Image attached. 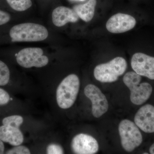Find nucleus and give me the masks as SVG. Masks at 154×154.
<instances>
[{
  "instance_id": "nucleus-4",
  "label": "nucleus",
  "mask_w": 154,
  "mask_h": 154,
  "mask_svg": "<svg viewBox=\"0 0 154 154\" xmlns=\"http://www.w3.org/2000/svg\"><path fill=\"white\" fill-rule=\"evenodd\" d=\"M127 68L126 60L124 58L118 57L109 62L96 66L94 70V76L97 81L101 82H113L124 73Z\"/></svg>"
},
{
  "instance_id": "nucleus-15",
  "label": "nucleus",
  "mask_w": 154,
  "mask_h": 154,
  "mask_svg": "<svg viewBox=\"0 0 154 154\" xmlns=\"http://www.w3.org/2000/svg\"><path fill=\"white\" fill-rule=\"evenodd\" d=\"M9 6L19 12L26 11L32 5L31 0H6Z\"/></svg>"
},
{
  "instance_id": "nucleus-24",
  "label": "nucleus",
  "mask_w": 154,
  "mask_h": 154,
  "mask_svg": "<svg viewBox=\"0 0 154 154\" xmlns=\"http://www.w3.org/2000/svg\"><path fill=\"white\" fill-rule=\"evenodd\" d=\"M81 1H83V0H81Z\"/></svg>"
},
{
  "instance_id": "nucleus-12",
  "label": "nucleus",
  "mask_w": 154,
  "mask_h": 154,
  "mask_svg": "<svg viewBox=\"0 0 154 154\" xmlns=\"http://www.w3.org/2000/svg\"><path fill=\"white\" fill-rule=\"evenodd\" d=\"M79 18L73 9L65 6L57 7L54 10L52 14L53 23L58 27H63L69 22L75 23Z\"/></svg>"
},
{
  "instance_id": "nucleus-1",
  "label": "nucleus",
  "mask_w": 154,
  "mask_h": 154,
  "mask_svg": "<svg viewBox=\"0 0 154 154\" xmlns=\"http://www.w3.org/2000/svg\"><path fill=\"white\" fill-rule=\"evenodd\" d=\"M48 33L44 26L35 23H25L14 26L10 30L13 42H33L43 41Z\"/></svg>"
},
{
  "instance_id": "nucleus-7",
  "label": "nucleus",
  "mask_w": 154,
  "mask_h": 154,
  "mask_svg": "<svg viewBox=\"0 0 154 154\" xmlns=\"http://www.w3.org/2000/svg\"><path fill=\"white\" fill-rule=\"evenodd\" d=\"M86 97L92 102V112L96 118H99L107 112L109 107L106 96L98 87L90 84L84 90Z\"/></svg>"
},
{
  "instance_id": "nucleus-21",
  "label": "nucleus",
  "mask_w": 154,
  "mask_h": 154,
  "mask_svg": "<svg viewBox=\"0 0 154 154\" xmlns=\"http://www.w3.org/2000/svg\"><path fill=\"white\" fill-rule=\"evenodd\" d=\"M11 18L8 13L0 10V26L8 22L11 20Z\"/></svg>"
},
{
  "instance_id": "nucleus-16",
  "label": "nucleus",
  "mask_w": 154,
  "mask_h": 154,
  "mask_svg": "<svg viewBox=\"0 0 154 154\" xmlns=\"http://www.w3.org/2000/svg\"><path fill=\"white\" fill-rule=\"evenodd\" d=\"M10 78V70L5 63L0 60V86H5L8 83Z\"/></svg>"
},
{
  "instance_id": "nucleus-14",
  "label": "nucleus",
  "mask_w": 154,
  "mask_h": 154,
  "mask_svg": "<svg viewBox=\"0 0 154 154\" xmlns=\"http://www.w3.org/2000/svg\"><path fill=\"white\" fill-rule=\"evenodd\" d=\"M97 3V0H88L85 4L75 5L72 9L79 18L85 22H89L94 18Z\"/></svg>"
},
{
  "instance_id": "nucleus-6",
  "label": "nucleus",
  "mask_w": 154,
  "mask_h": 154,
  "mask_svg": "<svg viewBox=\"0 0 154 154\" xmlns=\"http://www.w3.org/2000/svg\"><path fill=\"white\" fill-rule=\"evenodd\" d=\"M17 62L25 68L33 67H42L48 63V58L43 55V51L39 48H27L21 50L16 55Z\"/></svg>"
},
{
  "instance_id": "nucleus-18",
  "label": "nucleus",
  "mask_w": 154,
  "mask_h": 154,
  "mask_svg": "<svg viewBox=\"0 0 154 154\" xmlns=\"http://www.w3.org/2000/svg\"><path fill=\"white\" fill-rule=\"evenodd\" d=\"M46 153L48 154H62L64 153L63 149L60 145L51 143L48 146Z\"/></svg>"
},
{
  "instance_id": "nucleus-17",
  "label": "nucleus",
  "mask_w": 154,
  "mask_h": 154,
  "mask_svg": "<svg viewBox=\"0 0 154 154\" xmlns=\"http://www.w3.org/2000/svg\"><path fill=\"white\" fill-rule=\"evenodd\" d=\"M23 122V118L19 115H13L5 117L3 119V125H9L19 128Z\"/></svg>"
},
{
  "instance_id": "nucleus-10",
  "label": "nucleus",
  "mask_w": 154,
  "mask_h": 154,
  "mask_svg": "<svg viewBox=\"0 0 154 154\" xmlns=\"http://www.w3.org/2000/svg\"><path fill=\"white\" fill-rule=\"evenodd\" d=\"M71 147L73 152L77 154H94L99 149V143L96 139L90 135L82 133L74 137Z\"/></svg>"
},
{
  "instance_id": "nucleus-11",
  "label": "nucleus",
  "mask_w": 154,
  "mask_h": 154,
  "mask_svg": "<svg viewBox=\"0 0 154 154\" xmlns=\"http://www.w3.org/2000/svg\"><path fill=\"white\" fill-rule=\"evenodd\" d=\"M134 123L142 131L154 133V107L147 104L141 107L135 115Z\"/></svg>"
},
{
  "instance_id": "nucleus-23",
  "label": "nucleus",
  "mask_w": 154,
  "mask_h": 154,
  "mask_svg": "<svg viewBox=\"0 0 154 154\" xmlns=\"http://www.w3.org/2000/svg\"><path fill=\"white\" fill-rule=\"evenodd\" d=\"M149 152L151 154H154V143L149 148Z\"/></svg>"
},
{
  "instance_id": "nucleus-13",
  "label": "nucleus",
  "mask_w": 154,
  "mask_h": 154,
  "mask_svg": "<svg viewBox=\"0 0 154 154\" xmlns=\"http://www.w3.org/2000/svg\"><path fill=\"white\" fill-rule=\"evenodd\" d=\"M0 140L15 146L23 143L24 136L19 128L3 125L0 126Z\"/></svg>"
},
{
  "instance_id": "nucleus-20",
  "label": "nucleus",
  "mask_w": 154,
  "mask_h": 154,
  "mask_svg": "<svg viewBox=\"0 0 154 154\" xmlns=\"http://www.w3.org/2000/svg\"><path fill=\"white\" fill-rule=\"evenodd\" d=\"M10 96L8 92L0 88V105H6L10 101Z\"/></svg>"
},
{
  "instance_id": "nucleus-9",
  "label": "nucleus",
  "mask_w": 154,
  "mask_h": 154,
  "mask_svg": "<svg viewBox=\"0 0 154 154\" xmlns=\"http://www.w3.org/2000/svg\"><path fill=\"white\" fill-rule=\"evenodd\" d=\"M136 20L128 14L118 13L112 16L106 24V29L113 33H123L134 28Z\"/></svg>"
},
{
  "instance_id": "nucleus-8",
  "label": "nucleus",
  "mask_w": 154,
  "mask_h": 154,
  "mask_svg": "<svg viewBox=\"0 0 154 154\" xmlns=\"http://www.w3.org/2000/svg\"><path fill=\"white\" fill-rule=\"evenodd\" d=\"M131 66L138 74L154 80V57L143 53H136L131 58Z\"/></svg>"
},
{
  "instance_id": "nucleus-22",
  "label": "nucleus",
  "mask_w": 154,
  "mask_h": 154,
  "mask_svg": "<svg viewBox=\"0 0 154 154\" xmlns=\"http://www.w3.org/2000/svg\"><path fill=\"white\" fill-rule=\"evenodd\" d=\"M5 151V145L2 141L0 140V154L4 153Z\"/></svg>"
},
{
  "instance_id": "nucleus-3",
  "label": "nucleus",
  "mask_w": 154,
  "mask_h": 154,
  "mask_svg": "<svg viewBox=\"0 0 154 154\" xmlns=\"http://www.w3.org/2000/svg\"><path fill=\"white\" fill-rule=\"evenodd\" d=\"M80 80L75 74L66 77L57 90L56 99L58 106L62 109H68L74 104L79 94Z\"/></svg>"
},
{
  "instance_id": "nucleus-2",
  "label": "nucleus",
  "mask_w": 154,
  "mask_h": 154,
  "mask_svg": "<svg viewBox=\"0 0 154 154\" xmlns=\"http://www.w3.org/2000/svg\"><path fill=\"white\" fill-rule=\"evenodd\" d=\"M141 76L134 72H128L123 77L125 85L130 91V99L132 103L140 105L148 100L152 92V88L148 83H140Z\"/></svg>"
},
{
  "instance_id": "nucleus-19",
  "label": "nucleus",
  "mask_w": 154,
  "mask_h": 154,
  "mask_svg": "<svg viewBox=\"0 0 154 154\" xmlns=\"http://www.w3.org/2000/svg\"><path fill=\"white\" fill-rule=\"evenodd\" d=\"M30 152L29 149L25 146H15L6 152L8 154H30Z\"/></svg>"
},
{
  "instance_id": "nucleus-5",
  "label": "nucleus",
  "mask_w": 154,
  "mask_h": 154,
  "mask_svg": "<svg viewBox=\"0 0 154 154\" xmlns=\"http://www.w3.org/2000/svg\"><path fill=\"white\" fill-rule=\"evenodd\" d=\"M119 131L122 146L126 151L132 152L141 144L142 135L139 128L132 121L122 120L119 126Z\"/></svg>"
}]
</instances>
